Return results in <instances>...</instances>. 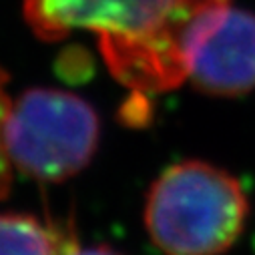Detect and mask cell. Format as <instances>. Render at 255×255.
<instances>
[{"label":"cell","instance_id":"3","mask_svg":"<svg viewBox=\"0 0 255 255\" xmlns=\"http://www.w3.org/2000/svg\"><path fill=\"white\" fill-rule=\"evenodd\" d=\"M99 137V115L91 103L58 89L20 93L4 123L12 167L42 183H60L81 173L93 161Z\"/></svg>","mask_w":255,"mask_h":255},{"label":"cell","instance_id":"5","mask_svg":"<svg viewBox=\"0 0 255 255\" xmlns=\"http://www.w3.org/2000/svg\"><path fill=\"white\" fill-rule=\"evenodd\" d=\"M54 233L28 213H0V255H60Z\"/></svg>","mask_w":255,"mask_h":255},{"label":"cell","instance_id":"4","mask_svg":"<svg viewBox=\"0 0 255 255\" xmlns=\"http://www.w3.org/2000/svg\"><path fill=\"white\" fill-rule=\"evenodd\" d=\"M187 81L211 97L255 93V12L231 0L205 4L185 36Z\"/></svg>","mask_w":255,"mask_h":255},{"label":"cell","instance_id":"1","mask_svg":"<svg viewBox=\"0 0 255 255\" xmlns=\"http://www.w3.org/2000/svg\"><path fill=\"white\" fill-rule=\"evenodd\" d=\"M211 2L219 0H24L22 12L46 42L95 32L113 77L137 95H157L187 81V26Z\"/></svg>","mask_w":255,"mask_h":255},{"label":"cell","instance_id":"6","mask_svg":"<svg viewBox=\"0 0 255 255\" xmlns=\"http://www.w3.org/2000/svg\"><path fill=\"white\" fill-rule=\"evenodd\" d=\"M6 85H8V75L0 67V199H4L8 195L12 185V169H14L4 147V123L12 105V99L6 93Z\"/></svg>","mask_w":255,"mask_h":255},{"label":"cell","instance_id":"7","mask_svg":"<svg viewBox=\"0 0 255 255\" xmlns=\"http://www.w3.org/2000/svg\"><path fill=\"white\" fill-rule=\"evenodd\" d=\"M60 255H121L109 245H93V247H73Z\"/></svg>","mask_w":255,"mask_h":255},{"label":"cell","instance_id":"2","mask_svg":"<svg viewBox=\"0 0 255 255\" xmlns=\"http://www.w3.org/2000/svg\"><path fill=\"white\" fill-rule=\"evenodd\" d=\"M249 211V197L235 175L189 159L153 181L143 219L165 255H223L243 235Z\"/></svg>","mask_w":255,"mask_h":255}]
</instances>
